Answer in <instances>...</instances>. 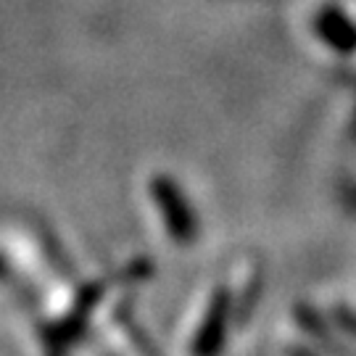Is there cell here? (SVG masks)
Instances as JSON below:
<instances>
[{"mask_svg": "<svg viewBox=\"0 0 356 356\" xmlns=\"http://www.w3.org/2000/svg\"><path fill=\"white\" fill-rule=\"evenodd\" d=\"M151 195L156 201V209L161 211L166 232L179 245H191L198 235V216L193 211L191 201L182 193V188L169 175H156L151 182Z\"/></svg>", "mask_w": 356, "mask_h": 356, "instance_id": "6da1fadb", "label": "cell"}, {"mask_svg": "<svg viewBox=\"0 0 356 356\" xmlns=\"http://www.w3.org/2000/svg\"><path fill=\"white\" fill-rule=\"evenodd\" d=\"M298 319H301V325H304L306 330L312 332V338H317L319 343L325 346L327 351H332L335 356H354L343 343H341V341H338V338H335V335H332L330 327H327V325H325V322H322L312 309H301V312H298Z\"/></svg>", "mask_w": 356, "mask_h": 356, "instance_id": "277c9868", "label": "cell"}, {"mask_svg": "<svg viewBox=\"0 0 356 356\" xmlns=\"http://www.w3.org/2000/svg\"><path fill=\"white\" fill-rule=\"evenodd\" d=\"M317 35L332 51L351 53L356 51V24L338 8H325L317 16Z\"/></svg>", "mask_w": 356, "mask_h": 356, "instance_id": "3957f363", "label": "cell"}, {"mask_svg": "<svg viewBox=\"0 0 356 356\" xmlns=\"http://www.w3.org/2000/svg\"><path fill=\"white\" fill-rule=\"evenodd\" d=\"M229 317H232V293L227 288H216L206 314L193 335V356H222L227 341Z\"/></svg>", "mask_w": 356, "mask_h": 356, "instance_id": "7a4b0ae2", "label": "cell"}, {"mask_svg": "<svg viewBox=\"0 0 356 356\" xmlns=\"http://www.w3.org/2000/svg\"><path fill=\"white\" fill-rule=\"evenodd\" d=\"M291 356H314L309 348H296V351H291Z\"/></svg>", "mask_w": 356, "mask_h": 356, "instance_id": "52a82bcc", "label": "cell"}, {"mask_svg": "<svg viewBox=\"0 0 356 356\" xmlns=\"http://www.w3.org/2000/svg\"><path fill=\"white\" fill-rule=\"evenodd\" d=\"M8 275H11V267H8V259H6V256L0 254V280H3V277H8Z\"/></svg>", "mask_w": 356, "mask_h": 356, "instance_id": "8992f818", "label": "cell"}, {"mask_svg": "<svg viewBox=\"0 0 356 356\" xmlns=\"http://www.w3.org/2000/svg\"><path fill=\"white\" fill-rule=\"evenodd\" d=\"M122 319H124V327H127L129 338H132V343L140 348L143 356H161V351L156 348V343H153L151 338H148V335H145V332H143L140 327H138V322L129 317L127 312H124V317H122Z\"/></svg>", "mask_w": 356, "mask_h": 356, "instance_id": "5b68a950", "label": "cell"}]
</instances>
